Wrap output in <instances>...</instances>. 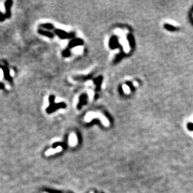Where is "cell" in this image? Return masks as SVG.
Listing matches in <instances>:
<instances>
[{
  "label": "cell",
  "mask_w": 193,
  "mask_h": 193,
  "mask_svg": "<svg viewBox=\"0 0 193 193\" xmlns=\"http://www.w3.org/2000/svg\"><path fill=\"white\" fill-rule=\"evenodd\" d=\"M97 117H99V118H101L102 119V122H103L104 125L105 126H108V121H106V119L104 118H102V116H99V114H97L96 113H89L86 114V116H85L84 120L86 121V122H90L91 119H93V118H97Z\"/></svg>",
  "instance_id": "6da1fadb"
},
{
  "label": "cell",
  "mask_w": 193,
  "mask_h": 193,
  "mask_svg": "<svg viewBox=\"0 0 193 193\" xmlns=\"http://www.w3.org/2000/svg\"><path fill=\"white\" fill-rule=\"evenodd\" d=\"M78 143V138L75 133H71L69 136V144L71 146H75Z\"/></svg>",
  "instance_id": "7a4b0ae2"
},
{
  "label": "cell",
  "mask_w": 193,
  "mask_h": 193,
  "mask_svg": "<svg viewBox=\"0 0 193 193\" xmlns=\"http://www.w3.org/2000/svg\"><path fill=\"white\" fill-rule=\"evenodd\" d=\"M63 150V148L61 146H58L57 148H55V149H49L48 151H46L45 154L46 156H50V155L53 154H56L57 152H61Z\"/></svg>",
  "instance_id": "3957f363"
},
{
  "label": "cell",
  "mask_w": 193,
  "mask_h": 193,
  "mask_svg": "<svg viewBox=\"0 0 193 193\" xmlns=\"http://www.w3.org/2000/svg\"><path fill=\"white\" fill-rule=\"evenodd\" d=\"M73 51L76 54H79L82 52V48L81 47H79V46L76 47L75 48H74Z\"/></svg>",
  "instance_id": "277c9868"
},
{
  "label": "cell",
  "mask_w": 193,
  "mask_h": 193,
  "mask_svg": "<svg viewBox=\"0 0 193 193\" xmlns=\"http://www.w3.org/2000/svg\"><path fill=\"white\" fill-rule=\"evenodd\" d=\"M57 33L58 34L59 36H60L61 38H66L67 36H66V35H67L66 33H64V32L63 31H57ZM67 37H69V36H67Z\"/></svg>",
  "instance_id": "5b68a950"
},
{
  "label": "cell",
  "mask_w": 193,
  "mask_h": 193,
  "mask_svg": "<svg viewBox=\"0 0 193 193\" xmlns=\"http://www.w3.org/2000/svg\"><path fill=\"white\" fill-rule=\"evenodd\" d=\"M40 33H41V34H46V36H49V37H52V34L50 33H48V32H46V31H40Z\"/></svg>",
  "instance_id": "8992f818"
},
{
  "label": "cell",
  "mask_w": 193,
  "mask_h": 193,
  "mask_svg": "<svg viewBox=\"0 0 193 193\" xmlns=\"http://www.w3.org/2000/svg\"><path fill=\"white\" fill-rule=\"evenodd\" d=\"M43 27H44V28H48V29H52V26L51 25H49V24H47V25H44L43 26Z\"/></svg>",
  "instance_id": "52a82bcc"
},
{
  "label": "cell",
  "mask_w": 193,
  "mask_h": 193,
  "mask_svg": "<svg viewBox=\"0 0 193 193\" xmlns=\"http://www.w3.org/2000/svg\"><path fill=\"white\" fill-rule=\"evenodd\" d=\"M3 77V72L2 69H0V79H1Z\"/></svg>",
  "instance_id": "ba28073f"
},
{
  "label": "cell",
  "mask_w": 193,
  "mask_h": 193,
  "mask_svg": "<svg viewBox=\"0 0 193 193\" xmlns=\"http://www.w3.org/2000/svg\"><path fill=\"white\" fill-rule=\"evenodd\" d=\"M90 193H94V192H91Z\"/></svg>",
  "instance_id": "9c48e42d"
},
{
  "label": "cell",
  "mask_w": 193,
  "mask_h": 193,
  "mask_svg": "<svg viewBox=\"0 0 193 193\" xmlns=\"http://www.w3.org/2000/svg\"><path fill=\"white\" fill-rule=\"evenodd\" d=\"M45 193H46V192H45Z\"/></svg>",
  "instance_id": "30bf717a"
}]
</instances>
